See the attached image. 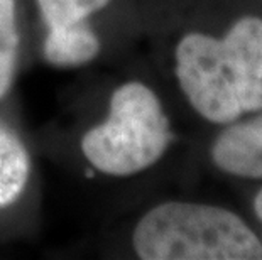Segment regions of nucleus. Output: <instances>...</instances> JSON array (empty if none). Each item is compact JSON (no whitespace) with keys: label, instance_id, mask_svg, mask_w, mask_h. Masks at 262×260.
I'll use <instances>...</instances> for the list:
<instances>
[{"label":"nucleus","instance_id":"1","mask_svg":"<svg viewBox=\"0 0 262 260\" xmlns=\"http://www.w3.org/2000/svg\"><path fill=\"white\" fill-rule=\"evenodd\" d=\"M142 260H262V243L230 209L164 201L147 209L130 235Z\"/></svg>","mask_w":262,"mask_h":260},{"label":"nucleus","instance_id":"2","mask_svg":"<svg viewBox=\"0 0 262 260\" xmlns=\"http://www.w3.org/2000/svg\"><path fill=\"white\" fill-rule=\"evenodd\" d=\"M174 134L163 102L139 80L120 83L110 93L103 120L80 137L81 157L107 178H130L158 164Z\"/></svg>","mask_w":262,"mask_h":260},{"label":"nucleus","instance_id":"3","mask_svg":"<svg viewBox=\"0 0 262 260\" xmlns=\"http://www.w3.org/2000/svg\"><path fill=\"white\" fill-rule=\"evenodd\" d=\"M44 34L41 56L53 68H81L103 53V39L93 19L114 0H32Z\"/></svg>","mask_w":262,"mask_h":260},{"label":"nucleus","instance_id":"4","mask_svg":"<svg viewBox=\"0 0 262 260\" xmlns=\"http://www.w3.org/2000/svg\"><path fill=\"white\" fill-rule=\"evenodd\" d=\"M219 41L242 112H262V19L241 17Z\"/></svg>","mask_w":262,"mask_h":260},{"label":"nucleus","instance_id":"5","mask_svg":"<svg viewBox=\"0 0 262 260\" xmlns=\"http://www.w3.org/2000/svg\"><path fill=\"white\" fill-rule=\"evenodd\" d=\"M211 160L230 176L262 179V113L228 124L211 144Z\"/></svg>","mask_w":262,"mask_h":260},{"label":"nucleus","instance_id":"6","mask_svg":"<svg viewBox=\"0 0 262 260\" xmlns=\"http://www.w3.org/2000/svg\"><path fill=\"white\" fill-rule=\"evenodd\" d=\"M32 179V156L22 137L0 122V211L24 198Z\"/></svg>","mask_w":262,"mask_h":260},{"label":"nucleus","instance_id":"7","mask_svg":"<svg viewBox=\"0 0 262 260\" xmlns=\"http://www.w3.org/2000/svg\"><path fill=\"white\" fill-rule=\"evenodd\" d=\"M20 49L19 0H0V102L14 86Z\"/></svg>","mask_w":262,"mask_h":260},{"label":"nucleus","instance_id":"8","mask_svg":"<svg viewBox=\"0 0 262 260\" xmlns=\"http://www.w3.org/2000/svg\"><path fill=\"white\" fill-rule=\"evenodd\" d=\"M254 211L257 215V218L262 221V190L257 193V196H255V200H254Z\"/></svg>","mask_w":262,"mask_h":260}]
</instances>
